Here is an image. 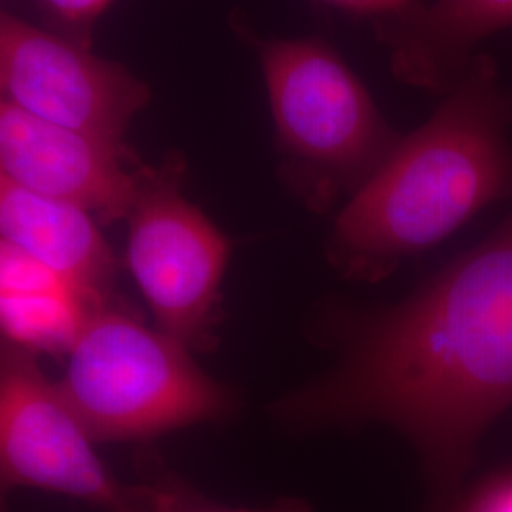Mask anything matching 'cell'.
<instances>
[{
    "mask_svg": "<svg viewBox=\"0 0 512 512\" xmlns=\"http://www.w3.org/2000/svg\"><path fill=\"white\" fill-rule=\"evenodd\" d=\"M0 95L19 109L114 145H126L133 118L150 101L147 84L126 67L4 10Z\"/></svg>",
    "mask_w": 512,
    "mask_h": 512,
    "instance_id": "7",
    "label": "cell"
},
{
    "mask_svg": "<svg viewBox=\"0 0 512 512\" xmlns=\"http://www.w3.org/2000/svg\"><path fill=\"white\" fill-rule=\"evenodd\" d=\"M55 18L67 25L88 27L114 0H40Z\"/></svg>",
    "mask_w": 512,
    "mask_h": 512,
    "instance_id": "13",
    "label": "cell"
},
{
    "mask_svg": "<svg viewBox=\"0 0 512 512\" xmlns=\"http://www.w3.org/2000/svg\"><path fill=\"white\" fill-rule=\"evenodd\" d=\"M511 25L512 0H420L374 19V33L401 82L448 93L471 63L476 44Z\"/></svg>",
    "mask_w": 512,
    "mask_h": 512,
    "instance_id": "9",
    "label": "cell"
},
{
    "mask_svg": "<svg viewBox=\"0 0 512 512\" xmlns=\"http://www.w3.org/2000/svg\"><path fill=\"white\" fill-rule=\"evenodd\" d=\"M467 512H512V476L486 486Z\"/></svg>",
    "mask_w": 512,
    "mask_h": 512,
    "instance_id": "14",
    "label": "cell"
},
{
    "mask_svg": "<svg viewBox=\"0 0 512 512\" xmlns=\"http://www.w3.org/2000/svg\"><path fill=\"white\" fill-rule=\"evenodd\" d=\"M184 162L167 156L141 165L128 217L129 272L156 319V329L194 351L217 344L222 279L232 243L183 194Z\"/></svg>",
    "mask_w": 512,
    "mask_h": 512,
    "instance_id": "5",
    "label": "cell"
},
{
    "mask_svg": "<svg viewBox=\"0 0 512 512\" xmlns=\"http://www.w3.org/2000/svg\"><path fill=\"white\" fill-rule=\"evenodd\" d=\"M99 300L0 241V334L35 353H67Z\"/></svg>",
    "mask_w": 512,
    "mask_h": 512,
    "instance_id": "11",
    "label": "cell"
},
{
    "mask_svg": "<svg viewBox=\"0 0 512 512\" xmlns=\"http://www.w3.org/2000/svg\"><path fill=\"white\" fill-rule=\"evenodd\" d=\"M0 169L101 222H114L128 217L141 165L126 145L65 128L0 95Z\"/></svg>",
    "mask_w": 512,
    "mask_h": 512,
    "instance_id": "8",
    "label": "cell"
},
{
    "mask_svg": "<svg viewBox=\"0 0 512 512\" xmlns=\"http://www.w3.org/2000/svg\"><path fill=\"white\" fill-rule=\"evenodd\" d=\"M0 241L65 275L99 300L116 274V258L86 209L14 181L0 169Z\"/></svg>",
    "mask_w": 512,
    "mask_h": 512,
    "instance_id": "10",
    "label": "cell"
},
{
    "mask_svg": "<svg viewBox=\"0 0 512 512\" xmlns=\"http://www.w3.org/2000/svg\"><path fill=\"white\" fill-rule=\"evenodd\" d=\"M249 42L270 97L279 179L310 211L329 213L372 179L403 135L325 40Z\"/></svg>",
    "mask_w": 512,
    "mask_h": 512,
    "instance_id": "3",
    "label": "cell"
},
{
    "mask_svg": "<svg viewBox=\"0 0 512 512\" xmlns=\"http://www.w3.org/2000/svg\"><path fill=\"white\" fill-rule=\"evenodd\" d=\"M511 124L512 90L490 57H473L435 114L344 205L327 243L332 268L382 281L512 196Z\"/></svg>",
    "mask_w": 512,
    "mask_h": 512,
    "instance_id": "2",
    "label": "cell"
},
{
    "mask_svg": "<svg viewBox=\"0 0 512 512\" xmlns=\"http://www.w3.org/2000/svg\"><path fill=\"white\" fill-rule=\"evenodd\" d=\"M325 2L344 8L353 14L372 16L376 19L389 14H399L406 8L418 4L420 0H325Z\"/></svg>",
    "mask_w": 512,
    "mask_h": 512,
    "instance_id": "15",
    "label": "cell"
},
{
    "mask_svg": "<svg viewBox=\"0 0 512 512\" xmlns=\"http://www.w3.org/2000/svg\"><path fill=\"white\" fill-rule=\"evenodd\" d=\"M147 473L152 512H313L308 503L298 499H281L264 509H230L205 499L181 476L164 467L148 465Z\"/></svg>",
    "mask_w": 512,
    "mask_h": 512,
    "instance_id": "12",
    "label": "cell"
},
{
    "mask_svg": "<svg viewBox=\"0 0 512 512\" xmlns=\"http://www.w3.org/2000/svg\"><path fill=\"white\" fill-rule=\"evenodd\" d=\"M18 490L67 495L103 512H152L147 480L114 475L37 353L0 334V512Z\"/></svg>",
    "mask_w": 512,
    "mask_h": 512,
    "instance_id": "6",
    "label": "cell"
},
{
    "mask_svg": "<svg viewBox=\"0 0 512 512\" xmlns=\"http://www.w3.org/2000/svg\"><path fill=\"white\" fill-rule=\"evenodd\" d=\"M512 406V213L404 302L349 319L338 366L274 406L293 427L384 423L442 495Z\"/></svg>",
    "mask_w": 512,
    "mask_h": 512,
    "instance_id": "1",
    "label": "cell"
},
{
    "mask_svg": "<svg viewBox=\"0 0 512 512\" xmlns=\"http://www.w3.org/2000/svg\"><path fill=\"white\" fill-rule=\"evenodd\" d=\"M57 382L95 444L139 442L230 416L234 393L192 351L105 302L86 317Z\"/></svg>",
    "mask_w": 512,
    "mask_h": 512,
    "instance_id": "4",
    "label": "cell"
}]
</instances>
